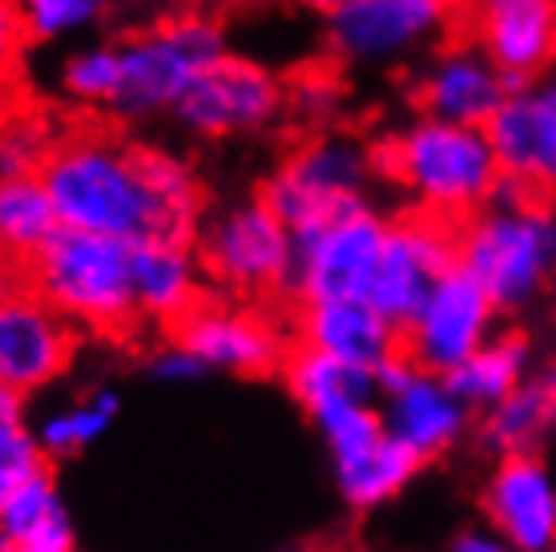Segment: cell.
Segmentation results:
<instances>
[{
  "instance_id": "8992f818",
  "label": "cell",
  "mask_w": 556,
  "mask_h": 552,
  "mask_svg": "<svg viewBox=\"0 0 556 552\" xmlns=\"http://www.w3.org/2000/svg\"><path fill=\"white\" fill-rule=\"evenodd\" d=\"M210 290L235 299H275L294 278V230L278 218L263 193L242 198L202 218L194 235Z\"/></svg>"
},
{
  "instance_id": "7c38bea8",
  "label": "cell",
  "mask_w": 556,
  "mask_h": 552,
  "mask_svg": "<svg viewBox=\"0 0 556 552\" xmlns=\"http://www.w3.org/2000/svg\"><path fill=\"white\" fill-rule=\"evenodd\" d=\"M169 339L190 347L206 363V372L242 375V379L278 372L291 351L287 327L263 303L218 294V290L206 294L194 311H186L169 327Z\"/></svg>"
},
{
  "instance_id": "277c9868",
  "label": "cell",
  "mask_w": 556,
  "mask_h": 552,
  "mask_svg": "<svg viewBox=\"0 0 556 552\" xmlns=\"http://www.w3.org/2000/svg\"><path fill=\"white\" fill-rule=\"evenodd\" d=\"M21 275L61 315L73 318L81 335L126 339L141 323L138 299H134V242L129 238L61 226L21 266Z\"/></svg>"
},
{
  "instance_id": "e0dca14e",
  "label": "cell",
  "mask_w": 556,
  "mask_h": 552,
  "mask_svg": "<svg viewBox=\"0 0 556 552\" xmlns=\"http://www.w3.org/2000/svg\"><path fill=\"white\" fill-rule=\"evenodd\" d=\"M452 266H456V222L428 210H407L388 226L383 259L371 283V303L395 323H404Z\"/></svg>"
},
{
  "instance_id": "ac0fdd59",
  "label": "cell",
  "mask_w": 556,
  "mask_h": 552,
  "mask_svg": "<svg viewBox=\"0 0 556 552\" xmlns=\"http://www.w3.org/2000/svg\"><path fill=\"white\" fill-rule=\"evenodd\" d=\"M513 81L508 73L468 37V41H440L416 77L419 113L444 117L459 125H488L504 105Z\"/></svg>"
},
{
  "instance_id": "7402d4cb",
  "label": "cell",
  "mask_w": 556,
  "mask_h": 552,
  "mask_svg": "<svg viewBox=\"0 0 556 552\" xmlns=\"http://www.w3.org/2000/svg\"><path fill=\"white\" fill-rule=\"evenodd\" d=\"M210 294L206 266L194 238H141L134 242V299L141 323L174 327Z\"/></svg>"
},
{
  "instance_id": "f1b7e54d",
  "label": "cell",
  "mask_w": 556,
  "mask_h": 552,
  "mask_svg": "<svg viewBox=\"0 0 556 552\" xmlns=\"http://www.w3.org/2000/svg\"><path fill=\"white\" fill-rule=\"evenodd\" d=\"M49 452L28 424V396L0 384V504L13 497L21 484L49 472Z\"/></svg>"
},
{
  "instance_id": "ffe728a7",
  "label": "cell",
  "mask_w": 556,
  "mask_h": 552,
  "mask_svg": "<svg viewBox=\"0 0 556 552\" xmlns=\"http://www.w3.org/2000/svg\"><path fill=\"white\" fill-rule=\"evenodd\" d=\"M294 343L379 375L404 355V331L371 299H306L294 311Z\"/></svg>"
},
{
  "instance_id": "30bf717a",
  "label": "cell",
  "mask_w": 556,
  "mask_h": 552,
  "mask_svg": "<svg viewBox=\"0 0 556 552\" xmlns=\"http://www.w3.org/2000/svg\"><path fill=\"white\" fill-rule=\"evenodd\" d=\"M388 226V214L367 202V206L334 214L303 235H294L291 294L299 303L306 299H371Z\"/></svg>"
},
{
  "instance_id": "4316f807",
  "label": "cell",
  "mask_w": 556,
  "mask_h": 552,
  "mask_svg": "<svg viewBox=\"0 0 556 552\" xmlns=\"http://www.w3.org/2000/svg\"><path fill=\"white\" fill-rule=\"evenodd\" d=\"M61 230V214L41 174H0V242L25 266Z\"/></svg>"
},
{
  "instance_id": "484cf974",
  "label": "cell",
  "mask_w": 556,
  "mask_h": 552,
  "mask_svg": "<svg viewBox=\"0 0 556 552\" xmlns=\"http://www.w3.org/2000/svg\"><path fill=\"white\" fill-rule=\"evenodd\" d=\"M532 375V347L525 335H492L484 347H476L456 372H447L459 400L468 403L476 415L501 403L508 391L525 384Z\"/></svg>"
},
{
  "instance_id": "3957f363",
  "label": "cell",
  "mask_w": 556,
  "mask_h": 552,
  "mask_svg": "<svg viewBox=\"0 0 556 552\" xmlns=\"http://www.w3.org/2000/svg\"><path fill=\"white\" fill-rule=\"evenodd\" d=\"M456 263L488 290L501 315L529 311L556 278V206L504 186L456 226Z\"/></svg>"
},
{
  "instance_id": "44dd1931",
  "label": "cell",
  "mask_w": 556,
  "mask_h": 552,
  "mask_svg": "<svg viewBox=\"0 0 556 552\" xmlns=\"http://www.w3.org/2000/svg\"><path fill=\"white\" fill-rule=\"evenodd\" d=\"M468 37L508 81H529L556 65V0H468Z\"/></svg>"
},
{
  "instance_id": "4dcf8cb0",
  "label": "cell",
  "mask_w": 556,
  "mask_h": 552,
  "mask_svg": "<svg viewBox=\"0 0 556 552\" xmlns=\"http://www.w3.org/2000/svg\"><path fill=\"white\" fill-rule=\"evenodd\" d=\"M16 4H21V16H25L28 41L37 45H61L89 37L122 9V0H16Z\"/></svg>"
},
{
  "instance_id": "f35d334b",
  "label": "cell",
  "mask_w": 556,
  "mask_h": 552,
  "mask_svg": "<svg viewBox=\"0 0 556 552\" xmlns=\"http://www.w3.org/2000/svg\"><path fill=\"white\" fill-rule=\"evenodd\" d=\"M303 9H311V13H319V16H327V13H334L343 0H299Z\"/></svg>"
},
{
  "instance_id": "ba28073f",
  "label": "cell",
  "mask_w": 556,
  "mask_h": 552,
  "mask_svg": "<svg viewBox=\"0 0 556 552\" xmlns=\"http://www.w3.org/2000/svg\"><path fill=\"white\" fill-rule=\"evenodd\" d=\"M311 424L319 431V440L327 443L339 497L355 512L383 509L424 468V460L416 452H407L404 443L383 428L376 400L339 403L331 412L311 415Z\"/></svg>"
},
{
  "instance_id": "4fadbf2b",
  "label": "cell",
  "mask_w": 556,
  "mask_h": 552,
  "mask_svg": "<svg viewBox=\"0 0 556 552\" xmlns=\"http://www.w3.org/2000/svg\"><path fill=\"white\" fill-rule=\"evenodd\" d=\"M282 110H287L282 77L251 57L226 53L190 85V93L178 101L174 117L194 138L226 141L266 134L282 117Z\"/></svg>"
},
{
  "instance_id": "5b68a950",
  "label": "cell",
  "mask_w": 556,
  "mask_h": 552,
  "mask_svg": "<svg viewBox=\"0 0 556 552\" xmlns=\"http://www.w3.org/2000/svg\"><path fill=\"white\" fill-rule=\"evenodd\" d=\"M230 53L226 28L202 9H169L153 25L117 41L122 77L110 113L122 122H150L174 113L202 73Z\"/></svg>"
},
{
  "instance_id": "d590c367",
  "label": "cell",
  "mask_w": 556,
  "mask_h": 552,
  "mask_svg": "<svg viewBox=\"0 0 556 552\" xmlns=\"http://www.w3.org/2000/svg\"><path fill=\"white\" fill-rule=\"evenodd\" d=\"M452 549L456 552H501V549H508V544H504V537L496 532V528L484 525V528H464V532L452 540Z\"/></svg>"
},
{
  "instance_id": "6da1fadb",
  "label": "cell",
  "mask_w": 556,
  "mask_h": 552,
  "mask_svg": "<svg viewBox=\"0 0 556 552\" xmlns=\"http://www.w3.org/2000/svg\"><path fill=\"white\" fill-rule=\"evenodd\" d=\"M41 178L53 193L61 226L117 235L129 242L169 238L146 166V146H134L98 125H73L56 134Z\"/></svg>"
},
{
  "instance_id": "cb8c5ba5",
  "label": "cell",
  "mask_w": 556,
  "mask_h": 552,
  "mask_svg": "<svg viewBox=\"0 0 556 552\" xmlns=\"http://www.w3.org/2000/svg\"><path fill=\"white\" fill-rule=\"evenodd\" d=\"M0 532L9 552H70L77 549L73 512L56 488L53 472L21 484L13 497L0 504Z\"/></svg>"
},
{
  "instance_id": "74e56055",
  "label": "cell",
  "mask_w": 556,
  "mask_h": 552,
  "mask_svg": "<svg viewBox=\"0 0 556 552\" xmlns=\"http://www.w3.org/2000/svg\"><path fill=\"white\" fill-rule=\"evenodd\" d=\"M13 275H21V266L13 263V254L4 250V242H0V283H9Z\"/></svg>"
},
{
  "instance_id": "5bb4252c",
  "label": "cell",
  "mask_w": 556,
  "mask_h": 552,
  "mask_svg": "<svg viewBox=\"0 0 556 552\" xmlns=\"http://www.w3.org/2000/svg\"><path fill=\"white\" fill-rule=\"evenodd\" d=\"M376 407L383 415V428L424 464L447 456L468 436L476 415L459 400L447 375L428 372L407 355L391 360L376 375Z\"/></svg>"
},
{
  "instance_id": "836d02e7",
  "label": "cell",
  "mask_w": 556,
  "mask_h": 552,
  "mask_svg": "<svg viewBox=\"0 0 556 552\" xmlns=\"http://www.w3.org/2000/svg\"><path fill=\"white\" fill-rule=\"evenodd\" d=\"M28 45V28L16 0H0V81H9V73L21 65V53Z\"/></svg>"
},
{
  "instance_id": "2e32d148",
  "label": "cell",
  "mask_w": 556,
  "mask_h": 552,
  "mask_svg": "<svg viewBox=\"0 0 556 552\" xmlns=\"http://www.w3.org/2000/svg\"><path fill=\"white\" fill-rule=\"evenodd\" d=\"M504 186L556 202V73L516 81L488 122Z\"/></svg>"
},
{
  "instance_id": "603a6c76",
  "label": "cell",
  "mask_w": 556,
  "mask_h": 552,
  "mask_svg": "<svg viewBox=\"0 0 556 552\" xmlns=\"http://www.w3.org/2000/svg\"><path fill=\"white\" fill-rule=\"evenodd\" d=\"M556 436V367L529 375L501 403L480 412V440L492 456L541 452Z\"/></svg>"
},
{
  "instance_id": "d6a6232c",
  "label": "cell",
  "mask_w": 556,
  "mask_h": 552,
  "mask_svg": "<svg viewBox=\"0 0 556 552\" xmlns=\"http://www.w3.org/2000/svg\"><path fill=\"white\" fill-rule=\"evenodd\" d=\"M150 375L157 384H169V387H186V384H198V379H206V363L198 360L190 347H181L178 339H166V343L157 347L150 355Z\"/></svg>"
},
{
  "instance_id": "8fae6325",
  "label": "cell",
  "mask_w": 556,
  "mask_h": 552,
  "mask_svg": "<svg viewBox=\"0 0 556 552\" xmlns=\"http://www.w3.org/2000/svg\"><path fill=\"white\" fill-rule=\"evenodd\" d=\"M81 351V327L56 311L25 275L0 283V384L37 396L70 375Z\"/></svg>"
},
{
  "instance_id": "f546056e",
  "label": "cell",
  "mask_w": 556,
  "mask_h": 552,
  "mask_svg": "<svg viewBox=\"0 0 556 552\" xmlns=\"http://www.w3.org/2000/svg\"><path fill=\"white\" fill-rule=\"evenodd\" d=\"M117 77H122L117 41H85L61 61L56 93L65 97L73 110H110L117 97Z\"/></svg>"
},
{
  "instance_id": "d6986e66",
  "label": "cell",
  "mask_w": 556,
  "mask_h": 552,
  "mask_svg": "<svg viewBox=\"0 0 556 552\" xmlns=\"http://www.w3.org/2000/svg\"><path fill=\"white\" fill-rule=\"evenodd\" d=\"M484 520L516 552L556 549V472L541 452L496 456V468L484 484Z\"/></svg>"
},
{
  "instance_id": "e575fe53",
  "label": "cell",
  "mask_w": 556,
  "mask_h": 552,
  "mask_svg": "<svg viewBox=\"0 0 556 552\" xmlns=\"http://www.w3.org/2000/svg\"><path fill=\"white\" fill-rule=\"evenodd\" d=\"M334 97H339V85L319 77V73H311L303 81L287 85V105L299 110L303 117H311V122H315V117H327V110L334 105Z\"/></svg>"
},
{
  "instance_id": "d4e9b609",
  "label": "cell",
  "mask_w": 556,
  "mask_h": 552,
  "mask_svg": "<svg viewBox=\"0 0 556 552\" xmlns=\"http://www.w3.org/2000/svg\"><path fill=\"white\" fill-rule=\"evenodd\" d=\"M278 375H282L287 391L306 415L331 412V407L351 400H376V375L331 360V355H323L306 343H291Z\"/></svg>"
},
{
  "instance_id": "9a60e30c",
  "label": "cell",
  "mask_w": 556,
  "mask_h": 552,
  "mask_svg": "<svg viewBox=\"0 0 556 552\" xmlns=\"http://www.w3.org/2000/svg\"><path fill=\"white\" fill-rule=\"evenodd\" d=\"M496 318H501V306L456 263L400 323L404 355L428 372H456L476 347H484L496 335Z\"/></svg>"
},
{
  "instance_id": "9c48e42d",
  "label": "cell",
  "mask_w": 556,
  "mask_h": 552,
  "mask_svg": "<svg viewBox=\"0 0 556 552\" xmlns=\"http://www.w3.org/2000/svg\"><path fill=\"white\" fill-rule=\"evenodd\" d=\"M456 0H343L327 13V49L343 65L383 70L447 41Z\"/></svg>"
},
{
  "instance_id": "ab89813d",
  "label": "cell",
  "mask_w": 556,
  "mask_h": 552,
  "mask_svg": "<svg viewBox=\"0 0 556 552\" xmlns=\"http://www.w3.org/2000/svg\"><path fill=\"white\" fill-rule=\"evenodd\" d=\"M153 4H162V9H198V4H202V0H153Z\"/></svg>"
},
{
  "instance_id": "1f68e13d",
  "label": "cell",
  "mask_w": 556,
  "mask_h": 552,
  "mask_svg": "<svg viewBox=\"0 0 556 552\" xmlns=\"http://www.w3.org/2000/svg\"><path fill=\"white\" fill-rule=\"evenodd\" d=\"M56 134L61 129L45 113L16 105L0 129V174H41Z\"/></svg>"
},
{
  "instance_id": "52a82bcc",
  "label": "cell",
  "mask_w": 556,
  "mask_h": 552,
  "mask_svg": "<svg viewBox=\"0 0 556 552\" xmlns=\"http://www.w3.org/2000/svg\"><path fill=\"white\" fill-rule=\"evenodd\" d=\"M376 178L379 162L363 141L343 138V134H319V138L294 146L270 170L263 198L294 235H303L334 214L367 206Z\"/></svg>"
},
{
  "instance_id": "8d00e7d4",
  "label": "cell",
  "mask_w": 556,
  "mask_h": 552,
  "mask_svg": "<svg viewBox=\"0 0 556 552\" xmlns=\"http://www.w3.org/2000/svg\"><path fill=\"white\" fill-rule=\"evenodd\" d=\"M21 105V97L9 89V81H0V129H4V122H9V113Z\"/></svg>"
},
{
  "instance_id": "7a4b0ae2",
  "label": "cell",
  "mask_w": 556,
  "mask_h": 552,
  "mask_svg": "<svg viewBox=\"0 0 556 552\" xmlns=\"http://www.w3.org/2000/svg\"><path fill=\"white\" fill-rule=\"evenodd\" d=\"M376 162L379 178L404 193L412 210L440 214L456 226L504 190L488 125H459L419 113L379 146Z\"/></svg>"
},
{
  "instance_id": "83f0119b",
  "label": "cell",
  "mask_w": 556,
  "mask_h": 552,
  "mask_svg": "<svg viewBox=\"0 0 556 552\" xmlns=\"http://www.w3.org/2000/svg\"><path fill=\"white\" fill-rule=\"evenodd\" d=\"M117 412H122L117 391L98 387V391H85L81 400L65 403V407H53L33 428H37V440L49 452V460H70L105 440V431L117 424Z\"/></svg>"
}]
</instances>
